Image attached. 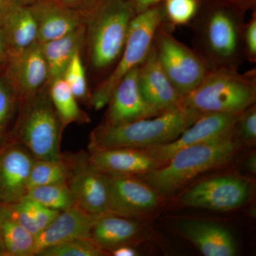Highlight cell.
<instances>
[{
  "mask_svg": "<svg viewBox=\"0 0 256 256\" xmlns=\"http://www.w3.org/2000/svg\"><path fill=\"white\" fill-rule=\"evenodd\" d=\"M245 11L228 0H200L190 24L194 50L212 69H238L244 58L242 35Z\"/></svg>",
  "mask_w": 256,
  "mask_h": 256,
  "instance_id": "obj_1",
  "label": "cell"
},
{
  "mask_svg": "<svg viewBox=\"0 0 256 256\" xmlns=\"http://www.w3.org/2000/svg\"><path fill=\"white\" fill-rule=\"evenodd\" d=\"M242 146L234 127L222 137L180 150L162 166L137 176L162 196H169L204 173L228 164Z\"/></svg>",
  "mask_w": 256,
  "mask_h": 256,
  "instance_id": "obj_2",
  "label": "cell"
},
{
  "mask_svg": "<svg viewBox=\"0 0 256 256\" xmlns=\"http://www.w3.org/2000/svg\"><path fill=\"white\" fill-rule=\"evenodd\" d=\"M203 114L180 107L159 116L110 126L102 124L90 133L89 151L114 148L144 149L175 140Z\"/></svg>",
  "mask_w": 256,
  "mask_h": 256,
  "instance_id": "obj_3",
  "label": "cell"
},
{
  "mask_svg": "<svg viewBox=\"0 0 256 256\" xmlns=\"http://www.w3.org/2000/svg\"><path fill=\"white\" fill-rule=\"evenodd\" d=\"M128 0H99L87 16L86 44L90 66L98 73L117 63L136 16Z\"/></svg>",
  "mask_w": 256,
  "mask_h": 256,
  "instance_id": "obj_4",
  "label": "cell"
},
{
  "mask_svg": "<svg viewBox=\"0 0 256 256\" xmlns=\"http://www.w3.org/2000/svg\"><path fill=\"white\" fill-rule=\"evenodd\" d=\"M256 100V68L240 74L223 67L210 70L196 88L184 96L182 107L201 114H239Z\"/></svg>",
  "mask_w": 256,
  "mask_h": 256,
  "instance_id": "obj_5",
  "label": "cell"
},
{
  "mask_svg": "<svg viewBox=\"0 0 256 256\" xmlns=\"http://www.w3.org/2000/svg\"><path fill=\"white\" fill-rule=\"evenodd\" d=\"M20 104L18 142L36 160L60 159V140L65 128L50 100L48 86Z\"/></svg>",
  "mask_w": 256,
  "mask_h": 256,
  "instance_id": "obj_6",
  "label": "cell"
},
{
  "mask_svg": "<svg viewBox=\"0 0 256 256\" xmlns=\"http://www.w3.org/2000/svg\"><path fill=\"white\" fill-rule=\"evenodd\" d=\"M162 20V4L136 14L133 18L122 54L110 74L92 92L90 106L95 110L107 106L121 80L146 60Z\"/></svg>",
  "mask_w": 256,
  "mask_h": 256,
  "instance_id": "obj_7",
  "label": "cell"
},
{
  "mask_svg": "<svg viewBox=\"0 0 256 256\" xmlns=\"http://www.w3.org/2000/svg\"><path fill=\"white\" fill-rule=\"evenodd\" d=\"M172 28L160 24L153 46L165 75L182 97L196 88L210 68L194 50L178 41Z\"/></svg>",
  "mask_w": 256,
  "mask_h": 256,
  "instance_id": "obj_8",
  "label": "cell"
},
{
  "mask_svg": "<svg viewBox=\"0 0 256 256\" xmlns=\"http://www.w3.org/2000/svg\"><path fill=\"white\" fill-rule=\"evenodd\" d=\"M254 192V184L242 176L210 178L188 188L180 198L184 206L228 212L244 206Z\"/></svg>",
  "mask_w": 256,
  "mask_h": 256,
  "instance_id": "obj_9",
  "label": "cell"
},
{
  "mask_svg": "<svg viewBox=\"0 0 256 256\" xmlns=\"http://www.w3.org/2000/svg\"><path fill=\"white\" fill-rule=\"evenodd\" d=\"M65 156L70 166L68 185L76 206L92 215L110 213L106 174L92 164L88 153Z\"/></svg>",
  "mask_w": 256,
  "mask_h": 256,
  "instance_id": "obj_10",
  "label": "cell"
},
{
  "mask_svg": "<svg viewBox=\"0 0 256 256\" xmlns=\"http://www.w3.org/2000/svg\"><path fill=\"white\" fill-rule=\"evenodd\" d=\"M105 174L110 213L137 218L159 208L162 196L138 176Z\"/></svg>",
  "mask_w": 256,
  "mask_h": 256,
  "instance_id": "obj_11",
  "label": "cell"
},
{
  "mask_svg": "<svg viewBox=\"0 0 256 256\" xmlns=\"http://www.w3.org/2000/svg\"><path fill=\"white\" fill-rule=\"evenodd\" d=\"M240 114H203L172 142L143 150L154 156L162 166L173 154L183 148L212 140L228 134L234 129Z\"/></svg>",
  "mask_w": 256,
  "mask_h": 256,
  "instance_id": "obj_12",
  "label": "cell"
},
{
  "mask_svg": "<svg viewBox=\"0 0 256 256\" xmlns=\"http://www.w3.org/2000/svg\"><path fill=\"white\" fill-rule=\"evenodd\" d=\"M8 80L20 102L32 98L46 86L48 66L38 42L18 53L9 56Z\"/></svg>",
  "mask_w": 256,
  "mask_h": 256,
  "instance_id": "obj_13",
  "label": "cell"
},
{
  "mask_svg": "<svg viewBox=\"0 0 256 256\" xmlns=\"http://www.w3.org/2000/svg\"><path fill=\"white\" fill-rule=\"evenodd\" d=\"M140 88L144 100L158 114L182 107L183 97L160 66L154 46L139 67Z\"/></svg>",
  "mask_w": 256,
  "mask_h": 256,
  "instance_id": "obj_14",
  "label": "cell"
},
{
  "mask_svg": "<svg viewBox=\"0 0 256 256\" xmlns=\"http://www.w3.org/2000/svg\"><path fill=\"white\" fill-rule=\"evenodd\" d=\"M139 67L129 72L114 89L107 105L108 108L104 124L118 126L159 116L146 104L141 94Z\"/></svg>",
  "mask_w": 256,
  "mask_h": 256,
  "instance_id": "obj_15",
  "label": "cell"
},
{
  "mask_svg": "<svg viewBox=\"0 0 256 256\" xmlns=\"http://www.w3.org/2000/svg\"><path fill=\"white\" fill-rule=\"evenodd\" d=\"M30 6L36 18L38 42L41 44L66 36L86 22V15L60 0H37Z\"/></svg>",
  "mask_w": 256,
  "mask_h": 256,
  "instance_id": "obj_16",
  "label": "cell"
},
{
  "mask_svg": "<svg viewBox=\"0 0 256 256\" xmlns=\"http://www.w3.org/2000/svg\"><path fill=\"white\" fill-rule=\"evenodd\" d=\"M36 158L16 142L0 154V197L11 204L26 196L30 172Z\"/></svg>",
  "mask_w": 256,
  "mask_h": 256,
  "instance_id": "obj_17",
  "label": "cell"
},
{
  "mask_svg": "<svg viewBox=\"0 0 256 256\" xmlns=\"http://www.w3.org/2000/svg\"><path fill=\"white\" fill-rule=\"evenodd\" d=\"M0 30L4 35L9 56L38 42L36 18L31 8L18 2L8 1L2 4Z\"/></svg>",
  "mask_w": 256,
  "mask_h": 256,
  "instance_id": "obj_18",
  "label": "cell"
},
{
  "mask_svg": "<svg viewBox=\"0 0 256 256\" xmlns=\"http://www.w3.org/2000/svg\"><path fill=\"white\" fill-rule=\"evenodd\" d=\"M92 164L108 174L137 175L158 169L161 163L143 149L114 148L89 151Z\"/></svg>",
  "mask_w": 256,
  "mask_h": 256,
  "instance_id": "obj_19",
  "label": "cell"
},
{
  "mask_svg": "<svg viewBox=\"0 0 256 256\" xmlns=\"http://www.w3.org/2000/svg\"><path fill=\"white\" fill-rule=\"evenodd\" d=\"M100 216L90 214L76 206L60 212L55 220L36 237V254L46 248L75 238H90Z\"/></svg>",
  "mask_w": 256,
  "mask_h": 256,
  "instance_id": "obj_20",
  "label": "cell"
},
{
  "mask_svg": "<svg viewBox=\"0 0 256 256\" xmlns=\"http://www.w3.org/2000/svg\"><path fill=\"white\" fill-rule=\"evenodd\" d=\"M180 232L205 256H234L237 245L232 234L223 226L210 222L188 220Z\"/></svg>",
  "mask_w": 256,
  "mask_h": 256,
  "instance_id": "obj_21",
  "label": "cell"
},
{
  "mask_svg": "<svg viewBox=\"0 0 256 256\" xmlns=\"http://www.w3.org/2000/svg\"><path fill=\"white\" fill-rule=\"evenodd\" d=\"M140 232V225L133 218L112 213L98 217L92 230L90 238L106 252L130 245Z\"/></svg>",
  "mask_w": 256,
  "mask_h": 256,
  "instance_id": "obj_22",
  "label": "cell"
},
{
  "mask_svg": "<svg viewBox=\"0 0 256 256\" xmlns=\"http://www.w3.org/2000/svg\"><path fill=\"white\" fill-rule=\"evenodd\" d=\"M85 44L86 24L66 36L41 44L48 66V84L54 79L62 77L74 56L82 50Z\"/></svg>",
  "mask_w": 256,
  "mask_h": 256,
  "instance_id": "obj_23",
  "label": "cell"
},
{
  "mask_svg": "<svg viewBox=\"0 0 256 256\" xmlns=\"http://www.w3.org/2000/svg\"><path fill=\"white\" fill-rule=\"evenodd\" d=\"M0 216V238L5 254L12 256H33L36 254V237L20 225L8 208Z\"/></svg>",
  "mask_w": 256,
  "mask_h": 256,
  "instance_id": "obj_24",
  "label": "cell"
},
{
  "mask_svg": "<svg viewBox=\"0 0 256 256\" xmlns=\"http://www.w3.org/2000/svg\"><path fill=\"white\" fill-rule=\"evenodd\" d=\"M47 86L50 100L64 128L72 124L90 122L88 114L80 108L78 100L62 77L54 79Z\"/></svg>",
  "mask_w": 256,
  "mask_h": 256,
  "instance_id": "obj_25",
  "label": "cell"
},
{
  "mask_svg": "<svg viewBox=\"0 0 256 256\" xmlns=\"http://www.w3.org/2000/svg\"><path fill=\"white\" fill-rule=\"evenodd\" d=\"M69 176L70 166L64 154L60 159L56 160L36 159L30 172L28 191L36 186L68 183Z\"/></svg>",
  "mask_w": 256,
  "mask_h": 256,
  "instance_id": "obj_26",
  "label": "cell"
},
{
  "mask_svg": "<svg viewBox=\"0 0 256 256\" xmlns=\"http://www.w3.org/2000/svg\"><path fill=\"white\" fill-rule=\"evenodd\" d=\"M25 197L58 212L76 206L68 183L36 186L28 190Z\"/></svg>",
  "mask_w": 256,
  "mask_h": 256,
  "instance_id": "obj_27",
  "label": "cell"
},
{
  "mask_svg": "<svg viewBox=\"0 0 256 256\" xmlns=\"http://www.w3.org/2000/svg\"><path fill=\"white\" fill-rule=\"evenodd\" d=\"M107 252L92 238H75L46 248L37 252L38 256H104Z\"/></svg>",
  "mask_w": 256,
  "mask_h": 256,
  "instance_id": "obj_28",
  "label": "cell"
},
{
  "mask_svg": "<svg viewBox=\"0 0 256 256\" xmlns=\"http://www.w3.org/2000/svg\"><path fill=\"white\" fill-rule=\"evenodd\" d=\"M200 0H164L162 22L172 28L188 25L198 11Z\"/></svg>",
  "mask_w": 256,
  "mask_h": 256,
  "instance_id": "obj_29",
  "label": "cell"
},
{
  "mask_svg": "<svg viewBox=\"0 0 256 256\" xmlns=\"http://www.w3.org/2000/svg\"><path fill=\"white\" fill-rule=\"evenodd\" d=\"M65 82L78 101L90 105V92L88 85L85 68L82 63V50L75 54L62 76Z\"/></svg>",
  "mask_w": 256,
  "mask_h": 256,
  "instance_id": "obj_30",
  "label": "cell"
},
{
  "mask_svg": "<svg viewBox=\"0 0 256 256\" xmlns=\"http://www.w3.org/2000/svg\"><path fill=\"white\" fill-rule=\"evenodd\" d=\"M235 133L242 144H254L256 141V106L242 112L235 126Z\"/></svg>",
  "mask_w": 256,
  "mask_h": 256,
  "instance_id": "obj_31",
  "label": "cell"
},
{
  "mask_svg": "<svg viewBox=\"0 0 256 256\" xmlns=\"http://www.w3.org/2000/svg\"><path fill=\"white\" fill-rule=\"evenodd\" d=\"M16 100L18 98L14 89L8 80L0 78V136L8 124Z\"/></svg>",
  "mask_w": 256,
  "mask_h": 256,
  "instance_id": "obj_32",
  "label": "cell"
},
{
  "mask_svg": "<svg viewBox=\"0 0 256 256\" xmlns=\"http://www.w3.org/2000/svg\"><path fill=\"white\" fill-rule=\"evenodd\" d=\"M24 204L32 216L33 217L35 223L40 228V232L44 230L50 225L60 212L47 208V207L30 200L28 197L22 198Z\"/></svg>",
  "mask_w": 256,
  "mask_h": 256,
  "instance_id": "obj_33",
  "label": "cell"
},
{
  "mask_svg": "<svg viewBox=\"0 0 256 256\" xmlns=\"http://www.w3.org/2000/svg\"><path fill=\"white\" fill-rule=\"evenodd\" d=\"M242 53L246 60L250 63L256 62V14L252 13V18L242 26Z\"/></svg>",
  "mask_w": 256,
  "mask_h": 256,
  "instance_id": "obj_34",
  "label": "cell"
},
{
  "mask_svg": "<svg viewBox=\"0 0 256 256\" xmlns=\"http://www.w3.org/2000/svg\"><path fill=\"white\" fill-rule=\"evenodd\" d=\"M62 4L72 9L78 10L88 16L99 0H60Z\"/></svg>",
  "mask_w": 256,
  "mask_h": 256,
  "instance_id": "obj_35",
  "label": "cell"
},
{
  "mask_svg": "<svg viewBox=\"0 0 256 256\" xmlns=\"http://www.w3.org/2000/svg\"><path fill=\"white\" fill-rule=\"evenodd\" d=\"M134 8L136 14L142 12L146 10L162 4L164 0H128Z\"/></svg>",
  "mask_w": 256,
  "mask_h": 256,
  "instance_id": "obj_36",
  "label": "cell"
},
{
  "mask_svg": "<svg viewBox=\"0 0 256 256\" xmlns=\"http://www.w3.org/2000/svg\"><path fill=\"white\" fill-rule=\"evenodd\" d=\"M114 256H136L138 252L136 248L130 245L121 246L114 248L110 252Z\"/></svg>",
  "mask_w": 256,
  "mask_h": 256,
  "instance_id": "obj_37",
  "label": "cell"
},
{
  "mask_svg": "<svg viewBox=\"0 0 256 256\" xmlns=\"http://www.w3.org/2000/svg\"><path fill=\"white\" fill-rule=\"evenodd\" d=\"M244 11L255 9L256 0H228Z\"/></svg>",
  "mask_w": 256,
  "mask_h": 256,
  "instance_id": "obj_38",
  "label": "cell"
},
{
  "mask_svg": "<svg viewBox=\"0 0 256 256\" xmlns=\"http://www.w3.org/2000/svg\"><path fill=\"white\" fill-rule=\"evenodd\" d=\"M247 170L252 174H256V156L255 153H252L248 158L246 162Z\"/></svg>",
  "mask_w": 256,
  "mask_h": 256,
  "instance_id": "obj_39",
  "label": "cell"
},
{
  "mask_svg": "<svg viewBox=\"0 0 256 256\" xmlns=\"http://www.w3.org/2000/svg\"><path fill=\"white\" fill-rule=\"evenodd\" d=\"M6 53L8 54V46H6L4 35L0 30V62L4 58Z\"/></svg>",
  "mask_w": 256,
  "mask_h": 256,
  "instance_id": "obj_40",
  "label": "cell"
},
{
  "mask_svg": "<svg viewBox=\"0 0 256 256\" xmlns=\"http://www.w3.org/2000/svg\"><path fill=\"white\" fill-rule=\"evenodd\" d=\"M9 1V0H0V4H3V3Z\"/></svg>",
  "mask_w": 256,
  "mask_h": 256,
  "instance_id": "obj_41",
  "label": "cell"
},
{
  "mask_svg": "<svg viewBox=\"0 0 256 256\" xmlns=\"http://www.w3.org/2000/svg\"><path fill=\"white\" fill-rule=\"evenodd\" d=\"M2 248L1 238H0V254H2Z\"/></svg>",
  "mask_w": 256,
  "mask_h": 256,
  "instance_id": "obj_42",
  "label": "cell"
},
{
  "mask_svg": "<svg viewBox=\"0 0 256 256\" xmlns=\"http://www.w3.org/2000/svg\"><path fill=\"white\" fill-rule=\"evenodd\" d=\"M1 5H2V4H0V8H1Z\"/></svg>",
  "mask_w": 256,
  "mask_h": 256,
  "instance_id": "obj_43",
  "label": "cell"
}]
</instances>
